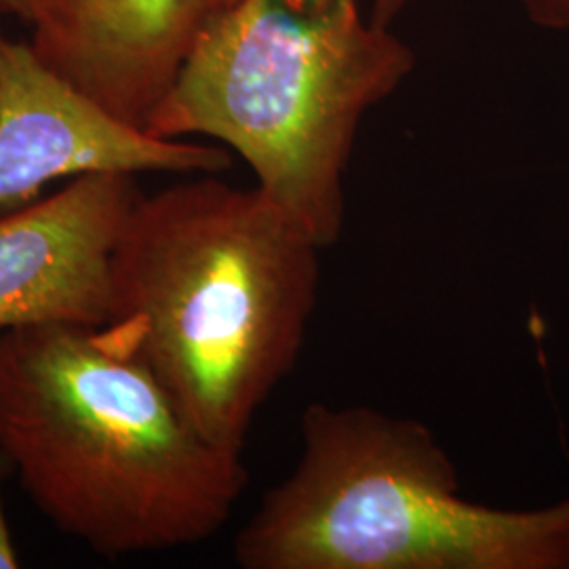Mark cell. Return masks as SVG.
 <instances>
[{
    "instance_id": "obj_1",
    "label": "cell",
    "mask_w": 569,
    "mask_h": 569,
    "mask_svg": "<svg viewBox=\"0 0 569 569\" xmlns=\"http://www.w3.org/2000/svg\"><path fill=\"white\" fill-rule=\"evenodd\" d=\"M321 251L258 186L203 176L142 194L112 253L100 329L207 439L243 449L305 348Z\"/></svg>"
},
{
    "instance_id": "obj_2",
    "label": "cell",
    "mask_w": 569,
    "mask_h": 569,
    "mask_svg": "<svg viewBox=\"0 0 569 569\" xmlns=\"http://www.w3.org/2000/svg\"><path fill=\"white\" fill-rule=\"evenodd\" d=\"M0 451L56 528L108 557L203 542L247 486L243 449L207 439L100 327L0 333Z\"/></svg>"
},
{
    "instance_id": "obj_3",
    "label": "cell",
    "mask_w": 569,
    "mask_h": 569,
    "mask_svg": "<svg viewBox=\"0 0 569 569\" xmlns=\"http://www.w3.org/2000/svg\"><path fill=\"white\" fill-rule=\"evenodd\" d=\"M413 61L361 0H239L194 42L146 133L224 143L326 249L345 230L346 171L361 122Z\"/></svg>"
},
{
    "instance_id": "obj_4",
    "label": "cell",
    "mask_w": 569,
    "mask_h": 569,
    "mask_svg": "<svg viewBox=\"0 0 569 569\" xmlns=\"http://www.w3.org/2000/svg\"><path fill=\"white\" fill-rule=\"evenodd\" d=\"M244 569H566L569 498L470 502L435 432L371 407L312 403L302 453L234 540Z\"/></svg>"
},
{
    "instance_id": "obj_5",
    "label": "cell",
    "mask_w": 569,
    "mask_h": 569,
    "mask_svg": "<svg viewBox=\"0 0 569 569\" xmlns=\"http://www.w3.org/2000/svg\"><path fill=\"white\" fill-rule=\"evenodd\" d=\"M230 163L222 148L154 138L114 119L30 42L0 34V204L30 201L47 183L93 171L216 176Z\"/></svg>"
},
{
    "instance_id": "obj_6",
    "label": "cell",
    "mask_w": 569,
    "mask_h": 569,
    "mask_svg": "<svg viewBox=\"0 0 569 569\" xmlns=\"http://www.w3.org/2000/svg\"><path fill=\"white\" fill-rule=\"evenodd\" d=\"M140 197L136 176L93 171L0 218V333L106 326L112 253Z\"/></svg>"
},
{
    "instance_id": "obj_7",
    "label": "cell",
    "mask_w": 569,
    "mask_h": 569,
    "mask_svg": "<svg viewBox=\"0 0 569 569\" xmlns=\"http://www.w3.org/2000/svg\"><path fill=\"white\" fill-rule=\"evenodd\" d=\"M239 0H28L30 47L114 119L146 131L204 30Z\"/></svg>"
},
{
    "instance_id": "obj_8",
    "label": "cell",
    "mask_w": 569,
    "mask_h": 569,
    "mask_svg": "<svg viewBox=\"0 0 569 569\" xmlns=\"http://www.w3.org/2000/svg\"><path fill=\"white\" fill-rule=\"evenodd\" d=\"M529 20L550 30H569V0H517Z\"/></svg>"
},
{
    "instance_id": "obj_9",
    "label": "cell",
    "mask_w": 569,
    "mask_h": 569,
    "mask_svg": "<svg viewBox=\"0 0 569 569\" xmlns=\"http://www.w3.org/2000/svg\"><path fill=\"white\" fill-rule=\"evenodd\" d=\"M9 468H11L9 460L0 451V569L20 568V557H18L11 529H9V523H7L4 502H2V483H4V477H7Z\"/></svg>"
},
{
    "instance_id": "obj_10",
    "label": "cell",
    "mask_w": 569,
    "mask_h": 569,
    "mask_svg": "<svg viewBox=\"0 0 569 569\" xmlns=\"http://www.w3.org/2000/svg\"><path fill=\"white\" fill-rule=\"evenodd\" d=\"M409 2L411 0H373L369 13L373 16V20L380 21L385 26H392Z\"/></svg>"
},
{
    "instance_id": "obj_11",
    "label": "cell",
    "mask_w": 569,
    "mask_h": 569,
    "mask_svg": "<svg viewBox=\"0 0 569 569\" xmlns=\"http://www.w3.org/2000/svg\"><path fill=\"white\" fill-rule=\"evenodd\" d=\"M0 11H11L23 20L28 11V0H0Z\"/></svg>"
}]
</instances>
